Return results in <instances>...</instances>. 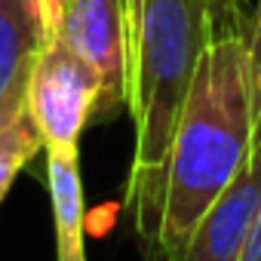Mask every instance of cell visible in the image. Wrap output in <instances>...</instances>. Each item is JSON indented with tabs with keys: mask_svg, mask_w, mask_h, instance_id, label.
I'll list each match as a JSON object with an SVG mask.
<instances>
[{
	"mask_svg": "<svg viewBox=\"0 0 261 261\" xmlns=\"http://www.w3.org/2000/svg\"><path fill=\"white\" fill-rule=\"evenodd\" d=\"M255 77L246 34H218L200 59L166 163L160 261H175L255 139Z\"/></svg>",
	"mask_w": 261,
	"mask_h": 261,
	"instance_id": "cell-2",
	"label": "cell"
},
{
	"mask_svg": "<svg viewBox=\"0 0 261 261\" xmlns=\"http://www.w3.org/2000/svg\"><path fill=\"white\" fill-rule=\"evenodd\" d=\"M237 261H261V212H258V218H255V224L249 230V240H246Z\"/></svg>",
	"mask_w": 261,
	"mask_h": 261,
	"instance_id": "cell-9",
	"label": "cell"
},
{
	"mask_svg": "<svg viewBox=\"0 0 261 261\" xmlns=\"http://www.w3.org/2000/svg\"><path fill=\"white\" fill-rule=\"evenodd\" d=\"M46 181L56 227V261H86L80 154L59 148L46 151Z\"/></svg>",
	"mask_w": 261,
	"mask_h": 261,
	"instance_id": "cell-6",
	"label": "cell"
},
{
	"mask_svg": "<svg viewBox=\"0 0 261 261\" xmlns=\"http://www.w3.org/2000/svg\"><path fill=\"white\" fill-rule=\"evenodd\" d=\"M98 71L71 46L53 37L34 65L25 98V111L43 136L46 151H77L83 129L98 114Z\"/></svg>",
	"mask_w": 261,
	"mask_h": 261,
	"instance_id": "cell-3",
	"label": "cell"
},
{
	"mask_svg": "<svg viewBox=\"0 0 261 261\" xmlns=\"http://www.w3.org/2000/svg\"><path fill=\"white\" fill-rule=\"evenodd\" d=\"M37 151H46V145L28 114L0 129V203L19 178V172L37 157Z\"/></svg>",
	"mask_w": 261,
	"mask_h": 261,
	"instance_id": "cell-7",
	"label": "cell"
},
{
	"mask_svg": "<svg viewBox=\"0 0 261 261\" xmlns=\"http://www.w3.org/2000/svg\"><path fill=\"white\" fill-rule=\"evenodd\" d=\"M53 37L83 56L101 77L95 117L129 101V19L126 0H46Z\"/></svg>",
	"mask_w": 261,
	"mask_h": 261,
	"instance_id": "cell-4",
	"label": "cell"
},
{
	"mask_svg": "<svg viewBox=\"0 0 261 261\" xmlns=\"http://www.w3.org/2000/svg\"><path fill=\"white\" fill-rule=\"evenodd\" d=\"M218 0H126L129 19V114L136 123V151L126 185L148 261H160V218L166 194V163L194 86L197 68L215 31Z\"/></svg>",
	"mask_w": 261,
	"mask_h": 261,
	"instance_id": "cell-1",
	"label": "cell"
},
{
	"mask_svg": "<svg viewBox=\"0 0 261 261\" xmlns=\"http://www.w3.org/2000/svg\"><path fill=\"white\" fill-rule=\"evenodd\" d=\"M246 46H249V62H252V77H255V92L261 95V0L252 16V28L246 34Z\"/></svg>",
	"mask_w": 261,
	"mask_h": 261,
	"instance_id": "cell-8",
	"label": "cell"
},
{
	"mask_svg": "<svg viewBox=\"0 0 261 261\" xmlns=\"http://www.w3.org/2000/svg\"><path fill=\"white\" fill-rule=\"evenodd\" d=\"M49 40L46 0H0V129L28 114V83Z\"/></svg>",
	"mask_w": 261,
	"mask_h": 261,
	"instance_id": "cell-5",
	"label": "cell"
}]
</instances>
